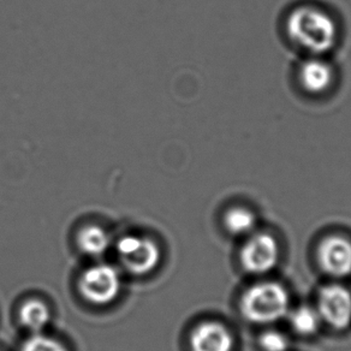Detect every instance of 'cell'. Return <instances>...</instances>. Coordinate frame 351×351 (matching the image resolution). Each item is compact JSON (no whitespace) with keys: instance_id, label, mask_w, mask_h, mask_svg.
Wrapping results in <instances>:
<instances>
[{"instance_id":"6da1fadb","label":"cell","mask_w":351,"mask_h":351,"mask_svg":"<svg viewBox=\"0 0 351 351\" xmlns=\"http://www.w3.org/2000/svg\"><path fill=\"white\" fill-rule=\"evenodd\" d=\"M284 33L303 57H328L338 44L339 25L325 6L301 3L285 16Z\"/></svg>"},{"instance_id":"7a4b0ae2","label":"cell","mask_w":351,"mask_h":351,"mask_svg":"<svg viewBox=\"0 0 351 351\" xmlns=\"http://www.w3.org/2000/svg\"><path fill=\"white\" fill-rule=\"evenodd\" d=\"M239 311L253 325H272L283 320L290 313V295L282 284L263 282L244 291Z\"/></svg>"},{"instance_id":"3957f363","label":"cell","mask_w":351,"mask_h":351,"mask_svg":"<svg viewBox=\"0 0 351 351\" xmlns=\"http://www.w3.org/2000/svg\"><path fill=\"white\" fill-rule=\"evenodd\" d=\"M336 65L328 57H303L296 66L295 78L302 93L322 98L336 87Z\"/></svg>"},{"instance_id":"277c9868","label":"cell","mask_w":351,"mask_h":351,"mask_svg":"<svg viewBox=\"0 0 351 351\" xmlns=\"http://www.w3.org/2000/svg\"><path fill=\"white\" fill-rule=\"evenodd\" d=\"M122 280L111 265H97L83 272L78 289L83 298L95 306H106L117 298Z\"/></svg>"},{"instance_id":"5b68a950","label":"cell","mask_w":351,"mask_h":351,"mask_svg":"<svg viewBox=\"0 0 351 351\" xmlns=\"http://www.w3.org/2000/svg\"><path fill=\"white\" fill-rule=\"evenodd\" d=\"M279 260L278 241L266 232L252 234L239 254V261L244 271L254 276L271 274L278 266Z\"/></svg>"},{"instance_id":"8992f818","label":"cell","mask_w":351,"mask_h":351,"mask_svg":"<svg viewBox=\"0 0 351 351\" xmlns=\"http://www.w3.org/2000/svg\"><path fill=\"white\" fill-rule=\"evenodd\" d=\"M123 266L135 276L151 274L160 263V249L154 241L138 236H124L117 242Z\"/></svg>"},{"instance_id":"52a82bcc","label":"cell","mask_w":351,"mask_h":351,"mask_svg":"<svg viewBox=\"0 0 351 351\" xmlns=\"http://www.w3.org/2000/svg\"><path fill=\"white\" fill-rule=\"evenodd\" d=\"M317 311L322 322L336 331L351 326V291L341 284H328L319 291Z\"/></svg>"},{"instance_id":"ba28073f","label":"cell","mask_w":351,"mask_h":351,"mask_svg":"<svg viewBox=\"0 0 351 351\" xmlns=\"http://www.w3.org/2000/svg\"><path fill=\"white\" fill-rule=\"evenodd\" d=\"M317 263L325 274L335 278L351 274V241L338 234L322 239L317 247Z\"/></svg>"},{"instance_id":"9c48e42d","label":"cell","mask_w":351,"mask_h":351,"mask_svg":"<svg viewBox=\"0 0 351 351\" xmlns=\"http://www.w3.org/2000/svg\"><path fill=\"white\" fill-rule=\"evenodd\" d=\"M234 346L232 332L221 322H201L191 332V351H234Z\"/></svg>"},{"instance_id":"30bf717a","label":"cell","mask_w":351,"mask_h":351,"mask_svg":"<svg viewBox=\"0 0 351 351\" xmlns=\"http://www.w3.org/2000/svg\"><path fill=\"white\" fill-rule=\"evenodd\" d=\"M287 317H289V322L293 332L300 336H314L322 327V317L319 315L317 308L307 304L290 311Z\"/></svg>"},{"instance_id":"8fae6325","label":"cell","mask_w":351,"mask_h":351,"mask_svg":"<svg viewBox=\"0 0 351 351\" xmlns=\"http://www.w3.org/2000/svg\"><path fill=\"white\" fill-rule=\"evenodd\" d=\"M224 225L232 236H249L256 229L258 217L253 210L245 207H232L225 213Z\"/></svg>"},{"instance_id":"7c38bea8","label":"cell","mask_w":351,"mask_h":351,"mask_svg":"<svg viewBox=\"0 0 351 351\" xmlns=\"http://www.w3.org/2000/svg\"><path fill=\"white\" fill-rule=\"evenodd\" d=\"M110 243L108 232L99 226H87L78 234V247L89 256H101L108 252Z\"/></svg>"},{"instance_id":"4fadbf2b","label":"cell","mask_w":351,"mask_h":351,"mask_svg":"<svg viewBox=\"0 0 351 351\" xmlns=\"http://www.w3.org/2000/svg\"><path fill=\"white\" fill-rule=\"evenodd\" d=\"M20 322L22 326L33 333H40L47 326L51 319L49 308L38 300H30L20 309Z\"/></svg>"},{"instance_id":"5bb4252c","label":"cell","mask_w":351,"mask_h":351,"mask_svg":"<svg viewBox=\"0 0 351 351\" xmlns=\"http://www.w3.org/2000/svg\"><path fill=\"white\" fill-rule=\"evenodd\" d=\"M21 351H68L66 348L51 337L35 333L23 343Z\"/></svg>"},{"instance_id":"9a60e30c","label":"cell","mask_w":351,"mask_h":351,"mask_svg":"<svg viewBox=\"0 0 351 351\" xmlns=\"http://www.w3.org/2000/svg\"><path fill=\"white\" fill-rule=\"evenodd\" d=\"M258 344L263 351H288L290 348L288 337L277 330L263 332L258 339Z\"/></svg>"}]
</instances>
